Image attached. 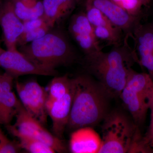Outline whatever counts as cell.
<instances>
[{"mask_svg": "<svg viewBox=\"0 0 153 153\" xmlns=\"http://www.w3.org/2000/svg\"><path fill=\"white\" fill-rule=\"evenodd\" d=\"M129 37L126 36L123 44L115 46L109 52L101 50L84 57L85 70L102 85L111 99L119 98L132 66L138 61L135 51L128 43Z\"/></svg>", "mask_w": 153, "mask_h": 153, "instance_id": "cell-1", "label": "cell"}, {"mask_svg": "<svg viewBox=\"0 0 153 153\" xmlns=\"http://www.w3.org/2000/svg\"><path fill=\"white\" fill-rule=\"evenodd\" d=\"M74 94L66 128L70 130L97 125L109 112L112 99L106 90L90 74L74 78Z\"/></svg>", "mask_w": 153, "mask_h": 153, "instance_id": "cell-2", "label": "cell"}, {"mask_svg": "<svg viewBox=\"0 0 153 153\" xmlns=\"http://www.w3.org/2000/svg\"><path fill=\"white\" fill-rule=\"evenodd\" d=\"M19 50L41 67L52 71L72 64L77 58L65 33L54 27L41 38L19 47Z\"/></svg>", "mask_w": 153, "mask_h": 153, "instance_id": "cell-3", "label": "cell"}, {"mask_svg": "<svg viewBox=\"0 0 153 153\" xmlns=\"http://www.w3.org/2000/svg\"><path fill=\"white\" fill-rule=\"evenodd\" d=\"M102 122L99 153L140 152L143 137L131 116L115 110L109 111Z\"/></svg>", "mask_w": 153, "mask_h": 153, "instance_id": "cell-4", "label": "cell"}, {"mask_svg": "<svg viewBox=\"0 0 153 153\" xmlns=\"http://www.w3.org/2000/svg\"><path fill=\"white\" fill-rule=\"evenodd\" d=\"M119 98L135 123L139 127L153 106V81L148 73L132 68Z\"/></svg>", "mask_w": 153, "mask_h": 153, "instance_id": "cell-5", "label": "cell"}, {"mask_svg": "<svg viewBox=\"0 0 153 153\" xmlns=\"http://www.w3.org/2000/svg\"><path fill=\"white\" fill-rule=\"evenodd\" d=\"M16 117V119L13 125L5 126L11 134H20L36 139L52 147L56 152H66V146L61 139L49 132L44 125L25 110L23 105Z\"/></svg>", "mask_w": 153, "mask_h": 153, "instance_id": "cell-6", "label": "cell"}, {"mask_svg": "<svg viewBox=\"0 0 153 153\" xmlns=\"http://www.w3.org/2000/svg\"><path fill=\"white\" fill-rule=\"evenodd\" d=\"M16 89L24 108L34 118L44 125L47 122L46 103L47 92L36 80L16 81Z\"/></svg>", "mask_w": 153, "mask_h": 153, "instance_id": "cell-7", "label": "cell"}, {"mask_svg": "<svg viewBox=\"0 0 153 153\" xmlns=\"http://www.w3.org/2000/svg\"><path fill=\"white\" fill-rule=\"evenodd\" d=\"M0 67L14 78L28 74L55 76L57 73L41 67L18 49L5 50L0 56Z\"/></svg>", "mask_w": 153, "mask_h": 153, "instance_id": "cell-8", "label": "cell"}, {"mask_svg": "<svg viewBox=\"0 0 153 153\" xmlns=\"http://www.w3.org/2000/svg\"><path fill=\"white\" fill-rule=\"evenodd\" d=\"M68 30L85 55L101 51L93 27L88 20L85 12H79L71 17Z\"/></svg>", "mask_w": 153, "mask_h": 153, "instance_id": "cell-9", "label": "cell"}, {"mask_svg": "<svg viewBox=\"0 0 153 153\" xmlns=\"http://www.w3.org/2000/svg\"><path fill=\"white\" fill-rule=\"evenodd\" d=\"M0 26L7 50L18 49L17 43L24 31V23L15 13L10 0L3 1Z\"/></svg>", "mask_w": 153, "mask_h": 153, "instance_id": "cell-10", "label": "cell"}, {"mask_svg": "<svg viewBox=\"0 0 153 153\" xmlns=\"http://www.w3.org/2000/svg\"><path fill=\"white\" fill-rule=\"evenodd\" d=\"M114 26L126 35L132 36L138 25V18L133 16L122 9L112 0H89Z\"/></svg>", "mask_w": 153, "mask_h": 153, "instance_id": "cell-11", "label": "cell"}, {"mask_svg": "<svg viewBox=\"0 0 153 153\" xmlns=\"http://www.w3.org/2000/svg\"><path fill=\"white\" fill-rule=\"evenodd\" d=\"M73 94L74 86L72 90L62 98L54 101L47 102L46 103L47 114L52 120L54 135L60 139L63 137L68 124Z\"/></svg>", "mask_w": 153, "mask_h": 153, "instance_id": "cell-12", "label": "cell"}, {"mask_svg": "<svg viewBox=\"0 0 153 153\" xmlns=\"http://www.w3.org/2000/svg\"><path fill=\"white\" fill-rule=\"evenodd\" d=\"M132 36L139 55V62L147 69L148 74L153 81V27L138 25Z\"/></svg>", "mask_w": 153, "mask_h": 153, "instance_id": "cell-13", "label": "cell"}, {"mask_svg": "<svg viewBox=\"0 0 153 153\" xmlns=\"http://www.w3.org/2000/svg\"><path fill=\"white\" fill-rule=\"evenodd\" d=\"M101 144V137L92 127H84L72 132L69 149L73 153H99Z\"/></svg>", "mask_w": 153, "mask_h": 153, "instance_id": "cell-14", "label": "cell"}, {"mask_svg": "<svg viewBox=\"0 0 153 153\" xmlns=\"http://www.w3.org/2000/svg\"><path fill=\"white\" fill-rule=\"evenodd\" d=\"M15 78L5 72L2 74L3 94L0 105V125L10 124L22 104L12 91Z\"/></svg>", "mask_w": 153, "mask_h": 153, "instance_id": "cell-15", "label": "cell"}, {"mask_svg": "<svg viewBox=\"0 0 153 153\" xmlns=\"http://www.w3.org/2000/svg\"><path fill=\"white\" fill-rule=\"evenodd\" d=\"M78 0H43V17L51 28L59 24L70 15Z\"/></svg>", "mask_w": 153, "mask_h": 153, "instance_id": "cell-16", "label": "cell"}, {"mask_svg": "<svg viewBox=\"0 0 153 153\" xmlns=\"http://www.w3.org/2000/svg\"><path fill=\"white\" fill-rule=\"evenodd\" d=\"M17 16L23 22L43 17V0H10Z\"/></svg>", "mask_w": 153, "mask_h": 153, "instance_id": "cell-17", "label": "cell"}, {"mask_svg": "<svg viewBox=\"0 0 153 153\" xmlns=\"http://www.w3.org/2000/svg\"><path fill=\"white\" fill-rule=\"evenodd\" d=\"M74 86V78L68 75L55 76L52 79L47 90V102H52L62 98L70 92Z\"/></svg>", "mask_w": 153, "mask_h": 153, "instance_id": "cell-18", "label": "cell"}, {"mask_svg": "<svg viewBox=\"0 0 153 153\" xmlns=\"http://www.w3.org/2000/svg\"><path fill=\"white\" fill-rule=\"evenodd\" d=\"M19 140V143L22 149L32 153H54L56 152L52 147L45 143L31 137L20 134L13 135Z\"/></svg>", "mask_w": 153, "mask_h": 153, "instance_id": "cell-19", "label": "cell"}, {"mask_svg": "<svg viewBox=\"0 0 153 153\" xmlns=\"http://www.w3.org/2000/svg\"><path fill=\"white\" fill-rule=\"evenodd\" d=\"M94 34L98 40L106 42L114 46L120 45L123 32L114 26L93 27Z\"/></svg>", "mask_w": 153, "mask_h": 153, "instance_id": "cell-20", "label": "cell"}, {"mask_svg": "<svg viewBox=\"0 0 153 153\" xmlns=\"http://www.w3.org/2000/svg\"><path fill=\"white\" fill-rule=\"evenodd\" d=\"M85 13L88 20L93 27L114 26L89 0H85Z\"/></svg>", "mask_w": 153, "mask_h": 153, "instance_id": "cell-21", "label": "cell"}, {"mask_svg": "<svg viewBox=\"0 0 153 153\" xmlns=\"http://www.w3.org/2000/svg\"><path fill=\"white\" fill-rule=\"evenodd\" d=\"M52 29L49 25H46L28 31H24L18 40L17 46L21 47L38 40L46 35Z\"/></svg>", "mask_w": 153, "mask_h": 153, "instance_id": "cell-22", "label": "cell"}, {"mask_svg": "<svg viewBox=\"0 0 153 153\" xmlns=\"http://www.w3.org/2000/svg\"><path fill=\"white\" fill-rule=\"evenodd\" d=\"M117 5L126 12L135 17L138 18L143 7L142 3L139 0H112Z\"/></svg>", "mask_w": 153, "mask_h": 153, "instance_id": "cell-23", "label": "cell"}, {"mask_svg": "<svg viewBox=\"0 0 153 153\" xmlns=\"http://www.w3.org/2000/svg\"><path fill=\"white\" fill-rule=\"evenodd\" d=\"M22 149L19 142L9 139L0 127V153H15Z\"/></svg>", "mask_w": 153, "mask_h": 153, "instance_id": "cell-24", "label": "cell"}, {"mask_svg": "<svg viewBox=\"0 0 153 153\" xmlns=\"http://www.w3.org/2000/svg\"><path fill=\"white\" fill-rule=\"evenodd\" d=\"M3 94V88L2 82V74H0V105H1V102Z\"/></svg>", "mask_w": 153, "mask_h": 153, "instance_id": "cell-25", "label": "cell"}, {"mask_svg": "<svg viewBox=\"0 0 153 153\" xmlns=\"http://www.w3.org/2000/svg\"><path fill=\"white\" fill-rule=\"evenodd\" d=\"M141 2L144 6H147L149 4L150 2H151V0H139Z\"/></svg>", "mask_w": 153, "mask_h": 153, "instance_id": "cell-26", "label": "cell"}, {"mask_svg": "<svg viewBox=\"0 0 153 153\" xmlns=\"http://www.w3.org/2000/svg\"><path fill=\"white\" fill-rule=\"evenodd\" d=\"M3 1L0 0V18H1V14L2 10Z\"/></svg>", "mask_w": 153, "mask_h": 153, "instance_id": "cell-27", "label": "cell"}, {"mask_svg": "<svg viewBox=\"0 0 153 153\" xmlns=\"http://www.w3.org/2000/svg\"><path fill=\"white\" fill-rule=\"evenodd\" d=\"M5 51V50L3 49L2 48H1V47H0V56H1V55L2 54L3 52Z\"/></svg>", "mask_w": 153, "mask_h": 153, "instance_id": "cell-28", "label": "cell"}, {"mask_svg": "<svg viewBox=\"0 0 153 153\" xmlns=\"http://www.w3.org/2000/svg\"><path fill=\"white\" fill-rule=\"evenodd\" d=\"M0 47H1V41H0Z\"/></svg>", "mask_w": 153, "mask_h": 153, "instance_id": "cell-29", "label": "cell"}, {"mask_svg": "<svg viewBox=\"0 0 153 153\" xmlns=\"http://www.w3.org/2000/svg\"><path fill=\"white\" fill-rule=\"evenodd\" d=\"M152 27H153V25H152Z\"/></svg>", "mask_w": 153, "mask_h": 153, "instance_id": "cell-30", "label": "cell"}, {"mask_svg": "<svg viewBox=\"0 0 153 153\" xmlns=\"http://www.w3.org/2000/svg\"><path fill=\"white\" fill-rule=\"evenodd\" d=\"M1 1H4V0H1Z\"/></svg>", "mask_w": 153, "mask_h": 153, "instance_id": "cell-31", "label": "cell"}]
</instances>
